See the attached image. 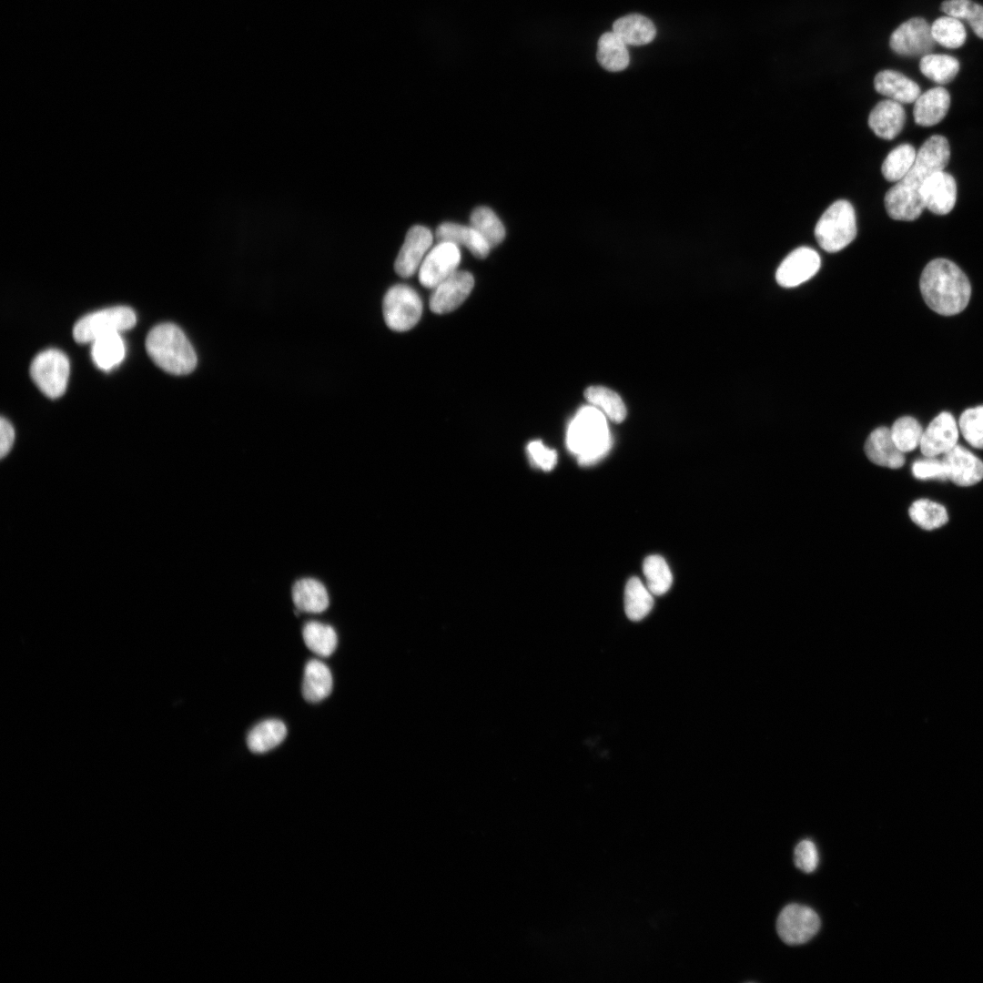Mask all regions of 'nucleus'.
I'll return each mask as SVG.
<instances>
[{"mask_svg": "<svg viewBox=\"0 0 983 983\" xmlns=\"http://www.w3.org/2000/svg\"><path fill=\"white\" fill-rule=\"evenodd\" d=\"M919 69L928 79L945 85L952 81L958 73L959 62L948 55L929 53L922 56Z\"/></svg>", "mask_w": 983, "mask_h": 983, "instance_id": "obj_31", "label": "nucleus"}, {"mask_svg": "<svg viewBox=\"0 0 983 983\" xmlns=\"http://www.w3.org/2000/svg\"><path fill=\"white\" fill-rule=\"evenodd\" d=\"M912 473L919 480H947L942 460H938L936 457H926L916 461L912 465Z\"/></svg>", "mask_w": 983, "mask_h": 983, "instance_id": "obj_41", "label": "nucleus"}, {"mask_svg": "<svg viewBox=\"0 0 983 983\" xmlns=\"http://www.w3.org/2000/svg\"><path fill=\"white\" fill-rule=\"evenodd\" d=\"M931 34L936 43L947 48L960 47L967 38L966 28L961 20L948 15L933 22Z\"/></svg>", "mask_w": 983, "mask_h": 983, "instance_id": "obj_35", "label": "nucleus"}, {"mask_svg": "<svg viewBox=\"0 0 983 983\" xmlns=\"http://www.w3.org/2000/svg\"><path fill=\"white\" fill-rule=\"evenodd\" d=\"M917 157L915 147L910 144H901L892 149L886 157L881 171L890 182L902 179L912 167Z\"/></svg>", "mask_w": 983, "mask_h": 983, "instance_id": "obj_32", "label": "nucleus"}, {"mask_svg": "<svg viewBox=\"0 0 983 983\" xmlns=\"http://www.w3.org/2000/svg\"><path fill=\"white\" fill-rule=\"evenodd\" d=\"M905 120L902 104L886 99L879 101L870 112L868 126L878 137L893 139L901 132Z\"/></svg>", "mask_w": 983, "mask_h": 983, "instance_id": "obj_19", "label": "nucleus"}, {"mask_svg": "<svg viewBox=\"0 0 983 983\" xmlns=\"http://www.w3.org/2000/svg\"><path fill=\"white\" fill-rule=\"evenodd\" d=\"M820 925V918L815 910L806 906L789 904L777 917L776 931L785 943L800 945L813 938Z\"/></svg>", "mask_w": 983, "mask_h": 983, "instance_id": "obj_9", "label": "nucleus"}, {"mask_svg": "<svg viewBox=\"0 0 983 983\" xmlns=\"http://www.w3.org/2000/svg\"><path fill=\"white\" fill-rule=\"evenodd\" d=\"M292 600L299 611L313 613L325 611L329 603L325 586L312 578H303L294 583Z\"/></svg>", "mask_w": 983, "mask_h": 983, "instance_id": "obj_24", "label": "nucleus"}, {"mask_svg": "<svg viewBox=\"0 0 983 983\" xmlns=\"http://www.w3.org/2000/svg\"><path fill=\"white\" fill-rule=\"evenodd\" d=\"M856 236V213L852 204L839 199L830 205L818 219L815 237L826 252L836 253L848 246Z\"/></svg>", "mask_w": 983, "mask_h": 983, "instance_id": "obj_5", "label": "nucleus"}, {"mask_svg": "<svg viewBox=\"0 0 983 983\" xmlns=\"http://www.w3.org/2000/svg\"><path fill=\"white\" fill-rule=\"evenodd\" d=\"M865 452L873 463L890 469H898L905 464V455L895 444L890 429L879 427L868 436L865 444Z\"/></svg>", "mask_w": 983, "mask_h": 983, "instance_id": "obj_18", "label": "nucleus"}, {"mask_svg": "<svg viewBox=\"0 0 983 983\" xmlns=\"http://www.w3.org/2000/svg\"><path fill=\"white\" fill-rule=\"evenodd\" d=\"M382 310L385 323L390 329L406 331L413 328L420 320L422 302L412 288L397 284L386 292Z\"/></svg>", "mask_w": 983, "mask_h": 983, "instance_id": "obj_7", "label": "nucleus"}, {"mask_svg": "<svg viewBox=\"0 0 983 983\" xmlns=\"http://www.w3.org/2000/svg\"><path fill=\"white\" fill-rule=\"evenodd\" d=\"M436 238L439 242L464 246L479 258H486L492 248L486 239L471 226L444 222L437 228Z\"/></svg>", "mask_w": 983, "mask_h": 983, "instance_id": "obj_22", "label": "nucleus"}, {"mask_svg": "<svg viewBox=\"0 0 983 983\" xmlns=\"http://www.w3.org/2000/svg\"><path fill=\"white\" fill-rule=\"evenodd\" d=\"M654 606L653 593L637 577H632L624 591V610L632 621L644 618Z\"/></svg>", "mask_w": 983, "mask_h": 983, "instance_id": "obj_30", "label": "nucleus"}, {"mask_svg": "<svg viewBox=\"0 0 983 983\" xmlns=\"http://www.w3.org/2000/svg\"><path fill=\"white\" fill-rule=\"evenodd\" d=\"M908 512L917 525L927 531L939 528L948 521L946 508L927 499L914 502Z\"/></svg>", "mask_w": 983, "mask_h": 983, "instance_id": "obj_33", "label": "nucleus"}, {"mask_svg": "<svg viewBox=\"0 0 983 983\" xmlns=\"http://www.w3.org/2000/svg\"><path fill=\"white\" fill-rule=\"evenodd\" d=\"M471 226L495 247L505 238V228L497 215L487 207L476 208L471 215Z\"/></svg>", "mask_w": 983, "mask_h": 983, "instance_id": "obj_34", "label": "nucleus"}, {"mask_svg": "<svg viewBox=\"0 0 983 983\" xmlns=\"http://www.w3.org/2000/svg\"><path fill=\"white\" fill-rule=\"evenodd\" d=\"M302 636L306 646L319 656H329L336 650L338 637L330 625L308 622L303 627Z\"/></svg>", "mask_w": 983, "mask_h": 983, "instance_id": "obj_29", "label": "nucleus"}, {"mask_svg": "<svg viewBox=\"0 0 983 983\" xmlns=\"http://www.w3.org/2000/svg\"><path fill=\"white\" fill-rule=\"evenodd\" d=\"M920 195L925 208L937 215L948 214L955 207L957 184L952 175L939 170L925 181Z\"/></svg>", "mask_w": 983, "mask_h": 983, "instance_id": "obj_17", "label": "nucleus"}, {"mask_svg": "<svg viewBox=\"0 0 983 983\" xmlns=\"http://www.w3.org/2000/svg\"><path fill=\"white\" fill-rule=\"evenodd\" d=\"M287 735L285 724L278 719L264 720L248 734L247 745L255 754L266 753L279 745Z\"/></svg>", "mask_w": 983, "mask_h": 983, "instance_id": "obj_26", "label": "nucleus"}, {"mask_svg": "<svg viewBox=\"0 0 983 983\" xmlns=\"http://www.w3.org/2000/svg\"><path fill=\"white\" fill-rule=\"evenodd\" d=\"M819 254L809 247H799L790 252L775 272L776 282L784 288H794L814 277L819 270Z\"/></svg>", "mask_w": 983, "mask_h": 983, "instance_id": "obj_12", "label": "nucleus"}, {"mask_svg": "<svg viewBox=\"0 0 983 983\" xmlns=\"http://www.w3.org/2000/svg\"><path fill=\"white\" fill-rule=\"evenodd\" d=\"M890 433L897 447L902 452H908L920 444L923 430L916 419L904 416L894 422Z\"/></svg>", "mask_w": 983, "mask_h": 983, "instance_id": "obj_39", "label": "nucleus"}, {"mask_svg": "<svg viewBox=\"0 0 983 983\" xmlns=\"http://www.w3.org/2000/svg\"><path fill=\"white\" fill-rule=\"evenodd\" d=\"M136 322L132 309L125 306L106 308L81 318L74 326L73 336L78 343H92L101 336L129 329Z\"/></svg>", "mask_w": 983, "mask_h": 983, "instance_id": "obj_6", "label": "nucleus"}, {"mask_svg": "<svg viewBox=\"0 0 983 983\" xmlns=\"http://www.w3.org/2000/svg\"><path fill=\"white\" fill-rule=\"evenodd\" d=\"M527 453L532 463L543 471H551L556 465V451L544 446L541 441H531L527 445Z\"/></svg>", "mask_w": 983, "mask_h": 983, "instance_id": "obj_43", "label": "nucleus"}, {"mask_svg": "<svg viewBox=\"0 0 983 983\" xmlns=\"http://www.w3.org/2000/svg\"><path fill=\"white\" fill-rule=\"evenodd\" d=\"M473 286L474 279L470 272L456 270L433 289L431 309L437 314L456 309L468 298Z\"/></svg>", "mask_w": 983, "mask_h": 983, "instance_id": "obj_13", "label": "nucleus"}, {"mask_svg": "<svg viewBox=\"0 0 983 983\" xmlns=\"http://www.w3.org/2000/svg\"><path fill=\"white\" fill-rule=\"evenodd\" d=\"M949 106L950 95L946 88L937 86L928 89L915 101L914 120L922 127L934 126L946 117Z\"/></svg>", "mask_w": 983, "mask_h": 983, "instance_id": "obj_20", "label": "nucleus"}, {"mask_svg": "<svg viewBox=\"0 0 983 983\" xmlns=\"http://www.w3.org/2000/svg\"><path fill=\"white\" fill-rule=\"evenodd\" d=\"M70 365L65 353L49 349L37 354L30 366V375L38 389L48 398L56 399L67 386Z\"/></svg>", "mask_w": 983, "mask_h": 983, "instance_id": "obj_8", "label": "nucleus"}, {"mask_svg": "<svg viewBox=\"0 0 983 983\" xmlns=\"http://www.w3.org/2000/svg\"><path fill=\"white\" fill-rule=\"evenodd\" d=\"M613 32L625 44L643 46L652 42L656 35L653 22L644 15L632 14L614 21Z\"/></svg>", "mask_w": 983, "mask_h": 983, "instance_id": "obj_25", "label": "nucleus"}, {"mask_svg": "<svg viewBox=\"0 0 983 983\" xmlns=\"http://www.w3.org/2000/svg\"><path fill=\"white\" fill-rule=\"evenodd\" d=\"M597 60L610 72H619L629 65V53L625 43L613 32L601 35L598 41Z\"/></svg>", "mask_w": 983, "mask_h": 983, "instance_id": "obj_28", "label": "nucleus"}, {"mask_svg": "<svg viewBox=\"0 0 983 983\" xmlns=\"http://www.w3.org/2000/svg\"><path fill=\"white\" fill-rule=\"evenodd\" d=\"M333 686L332 674L329 667L319 660H309L305 665L302 695L309 703H318L327 698Z\"/></svg>", "mask_w": 983, "mask_h": 983, "instance_id": "obj_23", "label": "nucleus"}, {"mask_svg": "<svg viewBox=\"0 0 983 983\" xmlns=\"http://www.w3.org/2000/svg\"><path fill=\"white\" fill-rule=\"evenodd\" d=\"M0 455L4 458L9 453L15 441L14 427L4 417L0 421Z\"/></svg>", "mask_w": 983, "mask_h": 983, "instance_id": "obj_44", "label": "nucleus"}, {"mask_svg": "<svg viewBox=\"0 0 983 983\" xmlns=\"http://www.w3.org/2000/svg\"><path fill=\"white\" fill-rule=\"evenodd\" d=\"M646 586L654 595L665 593L671 587L673 577L664 559L659 555L645 558L643 565Z\"/></svg>", "mask_w": 983, "mask_h": 983, "instance_id": "obj_38", "label": "nucleus"}, {"mask_svg": "<svg viewBox=\"0 0 983 983\" xmlns=\"http://www.w3.org/2000/svg\"><path fill=\"white\" fill-rule=\"evenodd\" d=\"M950 158L948 139L940 135L927 138L917 152L915 162L907 175L890 187L885 196L888 216L896 220L912 221L925 208L920 190L933 173L944 170Z\"/></svg>", "mask_w": 983, "mask_h": 983, "instance_id": "obj_1", "label": "nucleus"}, {"mask_svg": "<svg viewBox=\"0 0 983 983\" xmlns=\"http://www.w3.org/2000/svg\"><path fill=\"white\" fill-rule=\"evenodd\" d=\"M433 237L429 228L416 225L407 232L404 243L395 260L394 268L398 275L403 278L412 276L423 261Z\"/></svg>", "mask_w": 983, "mask_h": 983, "instance_id": "obj_14", "label": "nucleus"}, {"mask_svg": "<svg viewBox=\"0 0 983 983\" xmlns=\"http://www.w3.org/2000/svg\"><path fill=\"white\" fill-rule=\"evenodd\" d=\"M818 853L816 845L809 839H804L795 848V864L805 873H812L818 865Z\"/></svg>", "mask_w": 983, "mask_h": 983, "instance_id": "obj_42", "label": "nucleus"}, {"mask_svg": "<svg viewBox=\"0 0 983 983\" xmlns=\"http://www.w3.org/2000/svg\"><path fill=\"white\" fill-rule=\"evenodd\" d=\"M947 479L961 487L974 485L983 479V462L971 451L956 445L943 454Z\"/></svg>", "mask_w": 983, "mask_h": 983, "instance_id": "obj_16", "label": "nucleus"}, {"mask_svg": "<svg viewBox=\"0 0 983 983\" xmlns=\"http://www.w3.org/2000/svg\"><path fill=\"white\" fill-rule=\"evenodd\" d=\"M461 258L459 246L451 242H439L427 253L419 268L421 284L434 289L458 270Z\"/></svg>", "mask_w": 983, "mask_h": 983, "instance_id": "obj_10", "label": "nucleus"}, {"mask_svg": "<svg viewBox=\"0 0 983 983\" xmlns=\"http://www.w3.org/2000/svg\"><path fill=\"white\" fill-rule=\"evenodd\" d=\"M875 89L900 104L913 103L920 96L919 86L905 75L894 70L878 72L874 79Z\"/></svg>", "mask_w": 983, "mask_h": 983, "instance_id": "obj_21", "label": "nucleus"}, {"mask_svg": "<svg viewBox=\"0 0 983 983\" xmlns=\"http://www.w3.org/2000/svg\"><path fill=\"white\" fill-rule=\"evenodd\" d=\"M919 287L927 305L944 316L961 312L971 295L966 274L947 258H936L927 264L920 276Z\"/></svg>", "mask_w": 983, "mask_h": 983, "instance_id": "obj_2", "label": "nucleus"}, {"mask_svg": "<svg viewBox=\"0 0 983 983\" xmlns=\"http://www.w3.org/2000/svg\"><path fill=\"white\" fill-rule=\"evenodd\" d=\"M589 402L601 408L613 421L621 422L626 416L625 406L620 396L613 390L601 386L589 387L584 391Z\"/></svg>", "mask_w": 983, "mask_h": 983, "instance_id": "obj_37", "label": "nucleus"}, {"mask_svg": "<svg viewBox=\"0 0 983 983\" xmlns=\"http://www.w3.org/2000/svg\"><path fill=\"white\" fill-rule=\"evenodd\" d=\"M566 443L581 465H591L603 458L612 446L603 414L594 407L582 408L568 427Z\"/></svg>", "mask_w": 983, "mask_h": 983, "instance_id": "obj_3", "label": "nucleus"}, {"mask_svg": "<svg viewBox=\"0 0 983 983\" xmlns=\"http://www.w3.org/2000/svg\"><path fill=\"white\" fill-rule=\"evenodd\" d=\"M147 352L163 370L186 375L197 365V355L184 332L173 323L155 326L146 339Z\"/></svg>", "mask_w": 983, "mask_h": 983, "instance_id": "obj_4", "label": "nucleus"}, {"mask_svg": "<svg viewBox=\"0 0 983 983\" xmlns=\"http://www.w3.org/2000/svg\"><path fill=\"white\" fill-rule=\"evenodd\" d=\"M125 354V342L119 332L101 336L92 342L93 361L102 370L108 371L119 365Z\"/></svg>", "mask_w": 983, "mask_h": 983, "instance_id": "obj_27", "label": "nucleus"}, {"mask_svg": "<svg viewBox=\"0 0 983 983\" xmlns=\"http://www.w3.org/2000/svg\"><path fill=\"white\" fill-rule=\"evenodd\" d=\"M941 10L948 15L967 21L974 33L983 39V6L972 0H945Z\"/></svg>", "mask_w": 983, "mask_h": 983, "instance_id": "obj_36", "label": "nucleus"}, {"mask_svg": "<svg viewBox=\"0 0 983 983\" xmlns=\"http://www.w3.org/2000/svg\"><path fill=\"white\" fill-rule=\"evenodd\" d=\"M959 427L971 446L983 449V406L966 410L959 418Z\"/></svg>", "mask_w": 983, "mask_h": 983, "instance_id": "obj_40", "label": "nucleus"}, {"mask_svg": "<svg viewBox=\"0 0 983 983\" xmlns=\"http://www.w3.org/2000/svg\"><path fill=\"white\" fill-rule=\"evenodd\" d=\"M931 25L922 17L902 23L891 35L889 46L901 56H925L935 46Z\"/></svg>", "mask_w": 983, "mask_h": 983, "instance_id": "obj_11", "label": "nucleus"}, {"mask_svg": "<svg viewBox=\"0 0 983 983\" xmlns=\"http://www.w3.org/2000/svg\"><path fill=\"white\" fill-rule=\"evenodd\" d=\"M958 430L951 413H939L923 431L920 450L925 457H936L953 449L958 442Z\"/></svg>", "mask_w": 983, "mask_h": 983, "instance_id": "obj_15", "label": "nucleus"}]
</instances>
